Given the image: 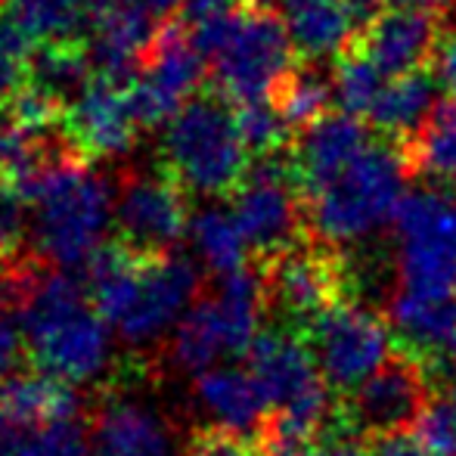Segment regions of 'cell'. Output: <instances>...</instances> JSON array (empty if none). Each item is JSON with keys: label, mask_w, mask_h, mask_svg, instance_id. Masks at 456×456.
Masks as SVG:
<instances>
[{"label": "cell", "mask_w": 456, "mask_h": 456, "mask_svg": "<svg viewBox=\"0 0 456 456\" xmlns=\"http://www.w3.org/2000/svg\"><path fill=\"white\" fill-rule=\"evenodd\" d=\"M0 171H4V134H0Z\"/></svg>", "instance_id": "cell-46"}, {"label": "cell", "mask_w": 456, "mask_h": 456, "mask_svg": "<svg viewBox=\"0 0 456 456\" xmlns=\"http://www.w3.org/2000/svg\"><path fill=\"white\" fill-rule=\"evenodd\" d=\"M265 282L267 305H273L289 320L286 330L301 336L326 311L351 301L342 255L320 242H298L286 255L265 265Z\"/></svg>", "instance_id": "cell-12"}, {"label": "cell", "mask_w": 456, "mask_h": 456, "mask_svg": "<svg viewBox=\"0 0 456 456\" xmlns=\"http://www.w3.org/2000/svg\"><path fill=\"white\" fill-rule=\"evenodd\" d=\"M332 102V81L320 75L317 69H301L292 72L282 87L273 94V106L289 127H311L326 115Z\"/></svg>", "instance_id": "cell-30"}, {"label": "cell", "mask_w": 456, "mask_h": 456, "mask_svg": "<svg viewBox=\"0 0 456 456\" xmlns=\"http://www.w3.org/2000/svg\"><path fill=\"white\" fill-rule=\"evenodd\" d=\"M395 10H413V12H426V16H435L438 10H444L451 0H388Z\"/></svg>", "instance_id": "cell-42"}, {"label": "cell", "mask_w": 456, "mask_h": 456, "mask_svg": "<svg viewBox=\"0 0 456 456\" xmlns=\"http://www.w3.org/2000/svg\"><path fill=\"white\" fill-rule=\"evenodd\" d=\"M28 354V345H25V332L19 320H0V385L6 379L19 376V361Z\"/></svg>", "instance_id": "cell-36"}, {"label": "cell", "mask_w": 456, "mask_h": 456, "mask_svg": "<svg viewBox=\"0 0 456 456\" xmlns=\"http://www.w3.org/2000/svg\"><path fill=\"white\" fill-rule=\"evenodd\" d=\"M25 271L28 265H6L0 267V320L10 317V307H19V298H22V282H25Z\"/></svg>", "instance_id": "cell-39"}, {"label": "cell", "mask_w": 456, "mask_h": 456, "mask_svg": "<svg viewBox=\"0 0 456 456\" xmlns=\"http://www.w3.org/2000/svg\"><path fill=\"white\" fill-rule=\"evenodd\" d=\"M6 4H10V0H0V6H6Z\"/></svg>", "instance_id": "cell-47"}, {"label": "cell", "mask_w": 456, "mask_h": 456, "mask_svg": "<svg viewBox=\"0 0 456 456\" xmlns=\"http://www.w3.org/2000/svg\"><path fill=\"white\" fill-rule=\"evenodd\" d=\"M190 240L205 267H211L217 276L242 271L252 252L233 208L224 205H205L190 217Z\"/></svg>", "instance_id": "cell-25"}, {"label": "cell", "mask_w": 456, "mask_h": 456, "mask_svg": "<svg viewBox=\"0 0 456 456\" xmlns=\"http://www.w3.org/2000/svg\"><path fill=\"white\" fill-rule=\"evenodd\" d=\"M363 53L379 66L382 75H410L419 72L432 53H438V28L435 16L413 10H385L361 37Z\"/></svg>", "instance_id": "cell-20"}, {"label": "cell", "mask_w": 456, "mask_h": 456, "mask_svg": "<svg viewBox=\"0 0 456 456\" xmlns=\"http://www.w3.org/2000/svg\"><path fill=\"white\" fill-rule=\"evenodd\" d=\"M401 292L456 295V190H419L395 217Z\"/></svg>", "instance_id": "cell-8"}, {"label": "cell", "mask_w": 456, "mask_h": 456, "mask_svg": "<svg viewBox=\"0 0 456 456\" xmlns=\"http://www.w3.org/2000/svg\"><path fill=\"white\" fill-rule=\"evenodd\" d=\"M370 456H432L422 438L416 432L395 435V438H382L370 444Z\"/></svg>", "instance_id": "cell-38"}, {"label": "cell", "mask_w": 456, "mask_h": 456, "mask_svg": "<svg viewBox=\"0 0 456 456\" xmlns=\"http://www.w3.org/2000/svg\"><path fill=\"white\" fill-rule=\"evenodd\" d=\"M140 4H143L146 10L152 12V16H168V12H175L177 6L183 4V0H140Z\"/></svg>", "instance_id": "cell-43"}, {"label": "cell", "mask_w": 456, "mask_h": 456, "mask_svg": "<svg viewBox=\"0 0 456 456\" xmlns=\"http://www.w3.org/2000/svg\"><path fill=\"white\" fill-rule=\"evenodd\" d=\"M388 326L397 351L419 361L435 379L441 363L456 354V295L397 292Z\"/></svg>", "instance_id": "cell-16"}, {"label": "cell", "mask_w": 456, "mask_h": 456, "mask_svg": "<svg viewBox=\"0 0 456 456\" xmlns=\"http://www.w3.org/2000/svg\"><path fill=\"white\" fill-rule=\"evenodd\" d=\"M19 323L37 372L69 385L100 379L112 361V330L94 307L87 282L72 271L28 261Z\"/></svg>", "instance_id": "cell-2"}, {"label": "cell", "mask_w": 456, "mask_h": 456, "mask_svg": "<svg viewBox=\"0 0 456 456\" xmlns=\"http://www.w3.org/2000/svg\"><path fill=\"white\" fill-rule=\"evenodd\" d=\"M199 407L211 416L215 428L233 432L240 438L265 432L271 419V401H267L261 382L252 376V370H236V366H215V370L196 376Z\"/></svg>", "instance_id": "cell-18"}, {"label": "cell", "mask_w": 456, "mask_h": 456, "mask_svg": "<svg viewBox=\"0 0 456 456\" xmlns=\"http://www.w3.org/2000/svg\"><path fill=\"white\" fill-rule=\"evenodd\" d=\"M233 215L240 221L248 248L271 265L289 248L298 246L305 227V202L295 186L292 159L286 152L267 159H255L248 177L233 192Z\"/></svg>", "instance_id": "cell-11"}, {"label": "cell", "mask_w": 456, "mask_h": 456, "mask_svg": "<svg viewBox=\"0 0 456 456\" xmlns=\"http://www.w3.org/2000/svg\"><path fill=\"white\" fill-rule=\"evenodd\" d=\"M192 44L211 62L217 91L233 106L265 102L295 72L286 25L258 0L196 22Z\"/></svg>", "instance_id": "cell-3"}, {"label": "cell", "mask_w": 456, "mask_h": 456, "mask_svg": "<svg viewBox=\"0 0 456 456\" xmlns=\"http://www.w3.org/2000/svg\"><path fill=\"white\" fill-rule=\"evenodd\" d=\"M453 361H456V354H453Z\"/></svg>", "instance_id": "cell-48"}, {"label": "cell", "mask_w": 456, "mask_h": 456, "mask_svg": "<svg viewBox=\"0 0 456 456\" xmlns=\"http://www.w3.org/2000/svg\"><path fill=\"white\" fill-rule=\"evenodd\" d=\"M12 127V118H10V106L0 100V134H6Z\"/></svg>", "instance_id": "cell-45"}, {"label": "cell", "mask_w": 456, "mask_h": 456, "mask_svg": "<svg viewBox=\"0 0 456 456\" xmlns=\"http://www.w3.org/2000/svg\"><path fill=\"white\" fill-rule=\"evenodd\" d=\"M25 199L10 183L0 181V267L16 265V255L25 240Z\"/></svg>", "instance_id": "cell-33"}, {"label": "cell", "mask_w": 456, "mask_h": 456, "mask_svg": "<svg viewBox=\"0 0 456 456\" xmlns=\"http://www.w3.org/2000/svg\"><path fill=\"white\" fill-rule=\"evenodd\" d=\"M81 401L75 385L47 372H22L0 385V422L12 426H47L60 419H78Z\"/></svg>", "instance_id": "cell-22"}, {"label": "cell", "mask_w": 456, "mask_h": 456, "mask_svg": "<svg viewBox=\"0 0 456 456\" xmlns=\"http://www.w3.org/2000/svg\"><path fill=\"white\" fill-rule=\"evenodd\" d=\"M233 109H236V127H240V137L246 143L248 156L255 159L280 156L289 137V125L276 112L273 100L248 102V106H233Z\"/></svg>", "instance_id": "cell-31"}, {"label": "cell", "mask_w": 456, "mask_h": 456, "mask_svg": "<svg viewBox=\"0 0 456 456\" xmlns=\"http://www.w3.org/2000/svg\"><path fill=\"white\" fill-rule=\"evenodd\" d=\"M438 81L441 78H435L432 72L419 69V72L401 75L391 85H385L370 112L372 125L391 137L413 140L438 109Z\"/></svg>", "instance_id": "cell-23"}, {"label": "cell", "mask_w": 456, "mask_h": 456, "mask_svg": "<svg viewBox=\"0 0 456 456\" xmlns=\"http://www.w3.org/2000/svg\"><path fill=\"white\" fill-rule=\"evenodd\" d=\"M410 171L403 146L370 143L336 181L301 199L307 236L338 248L379 233L401 211Z\"/></svg>", "instance_id": "cell-4"}, {"label": "cell", "mask_w": 456, "mask_h": 456, "mask_svg": "<svg viewBox=\"0 0 456 456\" xmlns=\"http://www.w3.org/2000/svg\"><path fill=\"white\" fill-rule=\"evenodd\" d=\"M31 240L37 252L60 271H75L100 252L109 224L115 221V202L109 183L96 171L69 156L47 165L31 190Z\"/></svg>", "instance_id": "cell-5"}, {"label": "cell", "mask_w": 456, "mask_h": 456, "mask_svg": "<svg viewBox=\"0 0 456 456\" xmlns=\"http://www.w3.org/2000/svg\"><path fill=\"white\" fill-rule=\"evenodd\" d=\"M31 44L0 16V100L10 102L12 96L28 85Z\"/></svg>", "instance_id": "cell-32"}, {"label": "cell", "mask_w": 456, "mask_h": 456, "mask_svg": "<svg viewBox=\"0 0 456 456\" xmlns=\"http://www.w3.org/2000/svg\"><path fill=\"white\" fill-rule=\"evenodd\" d=\"M385 75L379 66L363 53V47H351L332 66V100L338 102L345 115H370L379 94L385 91Z\"/></svg>", "instance_id": "cell-29"}, {"label": "cell", "mask_w": 456, "mask_h": 456, "mask_svg": "<svg viewBox=\"0 0 456 456\" xmlns=\"http://www.w3.org/2000/svg\"><path fill=\"white\" fill-rule=\"evenodd\" d=\"M326 385L336 395H351L395 357L397 345L385 317L361 305H336L305 332Z\"/></svg>", "instance_id": "cell-9"}, {"label": "cell", "mask_w": 456, "mask_h": 456, "mask_svg": "<svg viewBox=\"0 0 456 456\" xmlns=\"http://www.w3.org/2000/svg\"><path fill=\"white\" fill-rule=\"evenodd\" d=\"M183 456H261L258 444L221 428H205L190 441Z\"/></svg>", "instance_id": "cell-35"}, {"label": "cell", "mask_w": 456, "mask_h": 456, "mask_svg": "<svg viewBox=\"0 0 456 456\" xmlns=\"http://www.w3.org/2000/svg\"><path fill=\"white\" fill-rule=\"evenodd\" d=\"M62 127H66V140L72 143V150L85 156L109 159L127 152L137 134L127 85L106 78V75H94L85 91L69 102Z\"/></svg>", "instance_id": "cell-15"}, {"label": "cell", "mask_w": 456, "mask_h": 456, "mask_svg": "<svg viewBox=\"0 0 456 456\" xmlns=\"http://www.w3.org/2000/svg\"><path fill=\"white\" fill-rule=\"evenodd\" d=\"M267 311L265 271L242 267L217 280L208 295L186 311L171 342V361L177 370L202 376L217 361L248 354L258 342L261 314Z\"/></svg>", "instance_id": "cell-7"}, {"label": "cell", "mask_w": 456, "mask_h": 456, "mask_svg": "<svg viewBox=\"0 0 456 456\" xmlns=\"http://www.w3.org/2000/svg\"><path fill=\"white\" fill-rule=\"evenodd\" d=\"M0 456H91V438L81 419L47 426L0 422Z\"/></svg>", "instance_id": "cell-28"}, {"label": "cell", "mask_w": 456, "mask_h": 456, "mask_svg": "<svg viewBox=\"0 0 456 456\" xmlns=\"http://www.w3.org/2000/svg\"><path fill=\"white\" fill-rule=\"evenodd\" d=\"M205 78V56L196 50L192 35L181 22H162L140 62L137 78L127 87L131 112L137 125L156 127L171 121L186 106V96L196 94Z\"/></svg>", "instance_id": "cell-13"}, {"label": "cell", "mask_w": 456, "mask_h": 456, "mask_svg": "<svg viewBox=\"0 0 456 456\" xmlns=\"http://www.w3.org/2000/svg\"><path fill=\"white\" fill-rule=\"evenodd\" d=\"M91 53L75 44H44V47L31 50L28 60V87L44 96H50L53 102H60L62 109H69V102L75 100L85 85L94 78L91 75Z\"/></svg>", "instance_id": "cell-26"}, {"label": "cell", "mask_w": 456, "mask_h": 456, "mask_svg": "<svg viewBox=\"0 0 456 456\" xmlns=\"http://www.w3.org/2000/svg\"><path fill=\"white\" fill-rule=\"evenodd\" d=\"M403 152L413 171L456 190V100H441L422 131L403 143Z\"/></svg>", "instance_id": "cell-27"}, {"label": "cell", "mask_w": 456, "mask_h": 456, "mask_svg": "<svg viewBox=\"0 0 456 456\" xmlns=\"http://www.w3.org/2000/svg\"><path fill=\"white\" fill-rule=\"evenodd\" d=\"M85 282L109 330L134 348L177 330L199 295V271L190 258L175 252L140 258L121 242L102 246L87 261Z\"/></svg>", "instance_id": "cell-1"}, {"label": "cell", "mask_w": 456, "mask_h": 456, "mask_svg": "<svg viewBox=\"0 0 456 456\" xmlns=\"http://www.w3.org/2000/svg\"><path fill=\"white\" fill-rule=\"evenodd\" d=\"M165 171L199 196H227L248 177V150L236 127V109L221 94L192 96L162 137Z\"/></svg>", "instance_id": "cell-6"}, {"label": "cell", "mask_w": 456, "mask_h": 456, "mask_svg": "<svg viewBox=\"0 0 456 456\" xmlns=\"http://www.w3.org/2000/svg\"><path fill=\"white\" fill-rule=\"evenodd\" d=\"M280 19L289 31L295 53L307 62L338 60L361 37L351 0H282Z\"/></svg>", "instance_id": "cell-21"}, {"label": "cell", "mask_w": 456, "mask_h": 456, "mask_svg": "<svg viewBox=\"0 0 456 456\" xmlns=\"http://www.w3.org/2000/svg\"><path fill=\"white\" fill-rule=\"evenodd\" d=\"M233 6H240V4H236V0H183V16L192 19V22H202V19L230 12Z\"/></svg>", "instance_id": "cell-41"}, {"label": "cell", "mask_w": 456, "mask_h": 456, "mask_svg": "<svg viewBox=\"0 0 456 456\" xmlns=\"http://www.w3.org/2000/svg\"><path fill=\"white\" fill-rule=\"evenodd\" d=\"M366 146H370V134L354 115L330 112L320 121H314L311 127H305L298 143L289 152L301 199L336 181Z\"/></svg>", "instance_id": "cell-17"}, {"label": "cell", "mask_w": 456, "mask_h": 456, "mask_svg": "<svg viewBox=\"0 0 456 456\" xmlns=\"http://www.w3.org/2000/svg\"><path fill=\"white\" fill-rule=\"evenodd\" d=\"M419 438L432 451V456H456V416L441 397H435L432 407L422 416Z\"/></svg>", "instance_id": "cell-34"}, {"label": "cell", "mask_w": 456, "mask_h": 456, "mask_svg": "<svg viewBox=\"0 0 456 456\" xmlns=\"http://www.w3.org/2000/svg\"><path fill=\"white\" fill-rule=\"evenodd\" d=\"M175 435L165 416L134 397H112L96 413L91 456H171Z\"/></svg>", "instance_id": "cell-19"}, {"label": "cell", "mask_w": 456, "mask_h": 456, "mask_svg": "<svg viewBox=\"0 0 456 456\" xmlns=\"http://www.w3.org/2000/svg\"><path fill=\"white\" fill-rule=\"evenodd\" d=\"M186 199L183 186L162 171L143 175L127 171L115 192V227L121 246H127L140 258L171 255L175 242L186 233Z\"/></svg>", "instance_id": "cell-14"}, {"label": "cell", "mask_w": 456, "mask_h": 456, "mask_svg": "<svg viewBox=\"0 0 456 456\" xmlns=\"http://www.w3.org/2000/svg\"><path fill=\"white\" fill-rule=\"evenodd\" d=\"M441 401L451 407V413L456 416V372H451L447 376V382H444V391H441Z\"/></svg>", "instance_id": "cell-44"}, {"label": "cell", "mask_w": 456, "mask_h": 456, "mask_svg": "<svg viewBox=\"0 0 456 456\" xmlns=\"http://www.w3.org/2000/svg\"><path fill=\"white\" fill-rule=\"evenodd\" d=\"M435 382L413 357L395 351L388 363L370 376L361 388L338 401V419L354 438L382 441L419 428L435 401Z\"/></svg>", "instance_id": "cell-10"}, {"label": "cell", "mask_w": 456, "mask_h": 456, "mask_svg": "<svg viewBox=\"0 0 456 456\" xmlns=\"http://www.w3.org/2000/svg\"><path fill=\"white\" fill-rule=\"evenodd\" d=\"M435 60H438L441 85H444L447 91L453 94V100H456V35H451V37H444V41H441Z\"/></svg>", "instance_id": "cell-40"}, {"label": "cell", "mask_w": 456, "mask_h": 456, "mask_svg": "<svg viewBox=\"0 0 456 456\" xmlns=\"http://www.w3.org/2000/svg\"><path fill=\"white\" fill-rule=\"evenodd\" d=\"M295 456H370V451H366L361 444V438H354V435L342 426V419L336 416V428H330L323 438H317L311 447H305V451Z\"/></svg>", "instance_id": "cell-37"}, {"label": "cell", "mask_w": 456, "mask_h": 456, "mask_svg": "<svg viewBox=\"0 0 456 456\" xmlns=\"http://www.w3.org/2000/svg\"><path fill=\"white\" fill-rule=\"evenodd\" d=\"M4 19L28 44H75L91 31V0H10Z\"/></svg>", "instance_id": "cell-24"}]
</instances>
